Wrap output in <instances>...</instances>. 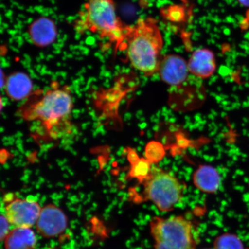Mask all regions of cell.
Instances as JSON below:
<instances>
[{
    "mask_svg": "<svg viewBox=\"0 0 249 249\" xmlns=\"http://www.w3.org/2000/svg\"></svg>",
    "mask_w": 249,
    "mask_h": 249,
    "instance_id": "ffe728a7",
    "label": "cell"
},
{
    "mask_svg": "<svg viewBox=\"0 0 249 249\" xmlns=\"http://www.w3.org/2000/svg\"><path fill=\"white\" fill-rule=\"evenodd\" d=\"M73 107L69 87L53 83L45 91L33 93L18 112L23 120L36 124V131L42 138L64 140L75 132L71 121Z\"/></svg>",
    "mask_w": 249,
    "mask_h": 249,
    "instance_id": "6da1fadb",
    "label": "cell"
},
{
    "mask_svg": "<svg viewBox=\"0 0 249 249\" xmlns=\"http://www.w3.org/2000/svg\"><path fill=\"white\" fill-rule=\"evenodd\" d=\"M37 239L29 227H15L4 240L5 249H35Z\"/></svg>",
    "mask_w": 249,
    "mask_h": 249,
    "instance_id": "4fadbf2b",
    "label": "cell"
},
{
    "mask_svg": "<svg viewBox=\"0 0 249 249\" xmlns=\"http://www.w3.org/2000/svg\"><path fill=\"white\" fill-rule=\"evenodd\" d=\"M195 186L205 194H214L219 189L221 177L215 168L210 165H201L193 176Z\"/></svg>",
    "mask_w": 249,
    "mask_h": 249,
    "instance_id": "7c38bea8",
    "label": "cell"
},
{
    "mask_svg": "<svg viewBox=\"0 0 249 249\" xmlns=\"http://www.w3.org/2000/svg\"><path fill=\"white\" fill-rule=\"evenodd\" d=\"M1 240L4 241L6 237L9 234L10 230L11 223L9 222L7 217L4 215L1 216Z\"/></svg>",
    "mask_w": 249,
    "mask_h": 249,
    "instance_id": "e0dca14e",
    "label": "cell"
},
{
    "mask_svg": "<svg viewBox=\"0 0 249 249\" xmlns=\"http://www.w3.org/2000/svg\"><path fill=\"white\" fill-rule=\"evenodd\" d=\"M5 197V215L15 227H29L36 225L42 208L38 202L29 199Z\"/></svg>",
    "mask_w": 249,
    "mask_h": 249,
    "instance_id": "8992f818",
    "label": "cell"
},
{
    "mask_svg": "<svg viewBox=\"0 0 249 249\" xmlns=\"http://www.w3.org/2000/svg\"><path fill=\"white\" fill-rule=\"evenodd\" d=\"M68 218L57 205L49 204L42 208L36 223L37 231L43 237H56L68 227Z\"/></svg>",
    "mask_w": 249,
    "mask_h": 249,
    "instance_id": "52a82bcc",
    "label": "cell"
},
{
    "mask_svg": "<svg viewBox=\"0 0 249 249\" xmlns=\"http://www.w3.org/2000/svg\"><path fill=\"white\" fill-rule=\"evenodd\" d=\"M158 73L160 79L171 87L185 85L191 73L188 62L178 55H167L161 59Z\"/></svg>",
    "mask_w": 249,
    "mask_h": 249,
    "instance_id": "ba28073f",
    "label": "cell"
},
{
    "mask_svg": "<svg viewBox=\"0 0 249 249\" xmlns=\"http://www.w3.org/2000/svg\"><path fill=\"white\" fill-rule=\"evenodd\" d=\"M188 65L192 75L200 79H208L216 70L213 53L207 49H198L193 53Z\"/></svg>",
    "mask_w": 249,
    "mask_h": 249,
    "instance_id": "30bf717a",
    "label": "cell"
},
{
    "mask_svg": "<svg viewBox=\"0 0 249 249\" xmlns=\"http://www.w3.org/2000/svg\"><path fill=\"white\" fill-rule=\"evenodd\" d=\"M239 2L246 7H249V0H238Z\"/></svg>",
    "mask_w": 249,
    "mask_h": 249,
    "instance_id": "d6986e66",
    "label": "cell"
},
{
    "mask_svg": "<svg viewBox=\"0 0 249 249\" xmlns=\"http://www.w3.org/2000/svg\"><path fill=\"white\" fill-rule=\"evenodd\" d=\"M142 184V201H151L163 212L172 211L184 194L185 185L176 177L159 168H152Z\"/></svg>",
    "mask_w": 249,
    "mask_h": 249,
    "instance_id": "5b68a950",
    "label": "cell"
},
{
    "mask_svg": "<svg viewBox=\"0 0 249 249\" xmlns=\"http://www.w3.org/2000/svg\"><path fill=\"white\" fill-rule=\"evenodd\" d=\"M164 155V148L160 142H151L146 147L145 158L152 164L157 163L162 160Z\"/></svg>",
    "mask_w": 249,
    "mask_h": 249,
    "instance_id": "2e32d148",
    "label": "cell"
},
{
    "mask_svg": "<svg viewBox=\"0 0 249 249\" xmlns=\"http://www.w3.org/2000/svg\"><path fill=\"white\" fill-rule=\"evenodd\" d=\"M214 249H244L241 239L230 233L218 236L214 242Z\"/></svg>",
    "mask_w": 249,
    "mask_h": 249,
    "instance_id": "9a60e30c",
    "label": "cell"
},
{
    "mask_svg": "<svg viewBox=\"0 0 249 249\" xmlns=\"http://www.w3.org/2000/svg\"><path fill=\"white\" fill-rule=\"evenodd\" d=\"M5 91L12 100L20 101L33 94V81L27 74L18 71L6 78Z\"/></svg>",
    "mask_w": 249,
    "mask_h": 249,
    "instance_id": "8fae6325",
    "label": "cell"
},
{
    "mask_svg": "<svg viewBox=\"0 0 249 249\" xmlns=\"http://www.w3.org/2000/svg\"><path fill=\"white\" fill-rule=\"evenodd\" d=\"M129 27L118 17L114 0H86L73 22L78 34H93L116 49L122 48Z\"/></svg>",
    "mask_w": 249,
    "mask_h": 249,
    "instance_id": "3957f363",
    "label": "cell"
},
{
    "mask_svg": "<svg viewBox=\"0 0 249 249\" xmlns=\"http://www.w3.org/2000/svg\"><path fill=\"white\" fill-rule=\"evenodd\" d=\"M151 164L147 159L140 158L138 160L130 164L128 173L129 178L138 180L142 184L151 172Z\"/></svg>",
    "mask_w": 249,
    "mask_h": 249,
    "instance_id": "5bb4252c",
    "label": "cell"
},
{
    "mask_svg": "<svg viewBox=\"0 0 249 249\" xmlns=\"http://www.w3.org/2000/svg\"><path fill=\"white\" fill-rule=\"evenodd\" d=\"M27 33L30 42L40 49L53 44L58 34L57 24L48 17H40L31 21L28 26Z\"/></svg>",
    "mask_w": 249,
    "mask_h": 249,
    "instance_id": "9c48e42d",
    "label": "cell"
},
{
    "mask_svg": "<svg viewBox=\"0 0 249 249\" xmlns=\"http://www.w3.org/2000/svg\"><path fill=\"white\" fill-rule=\"evenodd\" d=\"M127 158L130 164L135 163L139 160L140 157L136 152L132 148H127L126 150Z\"/></svg>",
    "mask_w": 249,
    "mask_h": 249,
    "instance_id": "ac0fdd59",
    "label": "cell"
},
{
    "mask_svg": "<svg viewBox=\"0 0 249 249\" xmlns=\"http://www.w3.org/2000/svg\"><path fill=\"white\" fill-rule=\"evenodd\" d=\"M124 44L127 60L133 68L145 76L158 73L163 38L154 18H139L130 26Z\"/></svg>",
    "mask_w": 249,
    "mask_h": 249,
    "instance_id": "7a4b0ae2",
    "label": "cell"
},
{
    "mask_svg": "<svg viewBox=\"0 0 249 249\" xmlns=\"http://www.w3.org/2000/svg\"><path fill=\"white\" fill-rule=\"evenodd\" d=\"M155 249H196L197 239L191 220L183 216H155L149 223Z\"/></svg>",
    "mask_w": 249,
    "mask_h": 249,
    "instance_id": "277c9868",
    "label": "cell"
}]
</instances>
